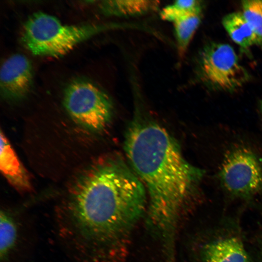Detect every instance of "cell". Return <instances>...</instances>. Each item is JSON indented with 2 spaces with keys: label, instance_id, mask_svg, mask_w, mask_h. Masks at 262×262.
I'll return each instance as SVG.
<instances>
[{
  "label": "cell",
  "instance_id": "cell-1",
  "mask_svg": "<svg viewBox=\"0 0 262 262\" xmlns=\"http://www.w3.org/2000/svg\"><path fill=\"white\" fill-rule=\"evenodd\" d=\"M146 188L118 158L87 172L56 215L59 235L77 262H103L120 234L143 213Z\"/></svg>",
  "mask_w": 262,
  "mask_h": 262
},
{
  "label": "cell",
  "instance_id": "cell-2",
  "mask_svg": "<svg viewBox=\"0 0 262 262\" xmlns=\"http://www.w3.org/2000/svg\"><path fill=\"white\" fill-rule=\"evenodd\" d=\"M124 149L149 196L148 219L164 239L172 237L186 200L204 171L188 162L177 141L162 127L134 120L126 133Z\"/></svg>",
  "mask_w": 262,
  "mask_h": 262
},
{
  "label": "cell",
  "instance_id": "cell-3",
  "mask_svg": "<svg viewBox=\"0 0 262 262\" xmlns=\"http://www.w3.org/2000/svg\"><path fill=\"white\" fill-rule=\"evenodd\" d=\"M117 26L114 24L66 25L50 15L37 12L25 23L21 41L35 55L58 57L79 44Z\"/></svg>",
  "mask_w": 262,
  "mask_h": 262
},
{
  "label": "cell",
  "instance_id": "cell-4",
  "mask_svg": "<svg viewBox=\"0 0 262 262\" xmlns=\"http://www.w3.org/2000/svg\"><path fill=\"white\" fill-rule=\"evenodd\" d=\"M64 99L70 116L90 129L100 130L111 120L113 106L110 98L89 81L78 79L70 82L65 91Z\"/></svg>",
  "mask_w": 262,
  "mask_h": 262
},
{
  "label": "cell",
  "instance_id": "cell-5",
  "mask_svg": "<svg viewBox=\"0 0 262 262\" xmlns=\"http://www.w3.org/2000/svg\"><path fill=\"white\" fill-rule=\"evenodd\" d=\"M224 189L241 197L252 196L262 190V161L251 148L238 145L226 154L219 172Z\"/></svg>",
  "mask_w": 262,
  "mask_h": 262
},
{
  "label": "cell",
  "instance_id": "cell-6",
  "mask_svg": "<svg viewBox=\"0 0 262 262\" xmlns=\"http://www.w3.org/2000/svg\"><path fill=\"white\" fill-rule=\"evenodd\" d=\"M199 67L203 81L217 90L234 91L242 87L249 78L233 49L226 44L212 43L205 47L200 55Z\"/></svg>",
  "mask_w": 262,
  "mask_h": 262
},
{
  "label": "cell",
  "instance_id": "cell-7",
  "mask_svg": "<svg viewBox=\"0 0 262 262\" xmlns=\"http://www.w3.org/2000/svg\"><path fill=\"white\" fill-rule=\"evenodd\" d=\"M0 92L7 99L17 100L25 97L33 84V69L29 59L15 54L3 63L0 69Z\"/></svg>",
  "mask_w": 262,
  "mask_h": 262
},
{
  "label": "cell",
  "instance_id": "cell-8",
  "mask_svg": "<svg viewBox=\"0 0 262 262\" xmlns=\"http://www.w3.org/2000/svg\"><path fill=\"white\" fill-rule=\"evenodd\" d=\"M205 262H247V255L241 240L228 237L206 244L203 249Z\"/></svg>",
  "mask_w": 262,
  "mask_h": 262
},
{
  "label": "cell",
  "instance_id": "cell-9",
  "mask_svg": "<svg viewBox=\"0 0 262 262\" xmlns=\"http://www.w3.org/2000/svg\"><path fill=\"white\" fill-rule=\"evenodd\" d=\"M0 167L4 176L16 188L23 191L30 189L31 184L27 173L2 132L0 133Z\"/></svg>",
  "mask_w": 262,
  "mask_h": 262
},
{
  "label": "cell",
  "instance_id": "cell-10",
  "mask_svg": "<svg viewBox=\"0 0 262 262\" xmlns=\"http://www.w3.org/2000/svg\"><path fill=\"white\" fill-rule=\"evenodd\" d=\"M222 24L231 39L244 49L257 45V38L250 25L242 13L234 12L226 15Z\"/></svg>",
  "mask_w": 262,
  "mask_h": 262
},
{
  "label": "cell",
  "instance_id": "cell-11",
  "mask_svg": "<svg viewBox=\"0 0 262 262\" xmlns=\"http://www.w3.org/2000/svg\"><path fill=\"white\" fill-rule=\"evenodd\" d=\"M157 5V2L152 0H107L101 3L100 8L106 15L125 16L146 14Z\"/></svg>",
  "mask_w": 262,
  "mask_h": 262
},
{
  "label": "cell",
  "instance_id": "cell-12",
  "mask_svg": "<svg viewBox=\"0 0 262 262\" xmlns=\"http://www.w3.org/2000/svg\"><path fill=\"white\" fill-rule=\"evenodd\" d=\"M202 11L196 12L174 21L175 36L179 54L182 56L185 53L201 19Z\"/></svg>",
  "mask_w": 262,
  "mask_h": 262
},
{
  "label": "cell",
  "instance_id": "cell-13",
  "mask_svg": "<svg viewBox=\"0 0 262 262\" xmlns=\"http://www.w3.org/2000/svg\"><path fill=\"white\" fill-rule=\"evenodd\" d=\"M0 256L1 260H4L15 246L17 229L11 214L4 211L0 213Z\"/></svg>",
  "mask_w": 262,
  "mask_h": 262
},
{
  "label": "cell",
  "instance_id": "cell-14",
  "mask_svg": "<svg viewBox=\"0 0 262 262\" xmlns=\"http://www.w3.org/2000/svg\"><path fill=\"white\" fill-rule=\"evenodd\" d=\"M200 11L202 10L200 1L180 0L163 8L160 16L162 19L173 23L179 18Z\"/></svg>",
  "mask_w": 262,
  "mask_h": 262
},
{
  "label": "cell",
  "instance_id": "cell-15",
  "mask_svg": "<svg viewBox=\"0 0 262 262\" xmlns=\"http://www.w3.org/2000/svg\"><path fill=\"white\" fill-rule=\"evenodd\" d=\"M242 13L253 29L262 49V0L242 1Z\"/></svg>",
  "mask_w": 262,
  "mask_h": 262
},
{
  "label": "cell",
  "instance_id": "cell-16",
  "mask_svg": "<svg viewBox=\"0 0 262 262\" xmlns=\"http://www.w3.org/2000/svg\"><path fill=\"white\" fill-rule=\"evenodd\" d=\"M260 109L261 114V115L262 116V102L261 103V104H260Z\"/></svg>",
  "mask_w": 262,
  "mask_h": 262
}]
</instances>
